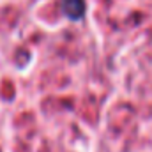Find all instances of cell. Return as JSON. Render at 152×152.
<instances>
[{"instance_id": "6da1fadb", "label": "cell", "mask_w": 152, "mask_h": 152, "mask_svg": "<svg viewBox=\"0 0 152 152\" xmlns=\"http://www.w3.org/2000/svg\"><path fill=\"white\" fill-rule=\"evenodd\" d=\"M60 7L71 20H80L85 14V0H60Z\"/></svg>"}]
</instances>
